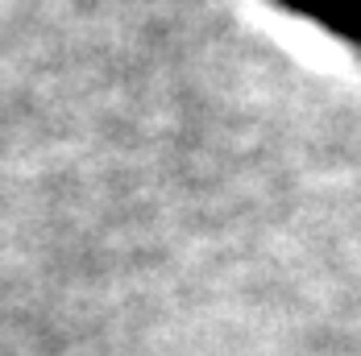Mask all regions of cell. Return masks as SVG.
<instances>
[{
	"instance_id": "cell-1",
	"label": "cell",
	"mask_w": 361,
	"mask_h": 356,
	"mask_svg": "<svg viewBox=\"0 0 361 356\" xmlns=\"http://www.w3.org/2000/svg\"><path fill=\"white\" fill-rule=\"evenodd\" d=\"M274 4L316 30L341 37L361 54V0H274Z\"/></svg>"
}]
</instances>
